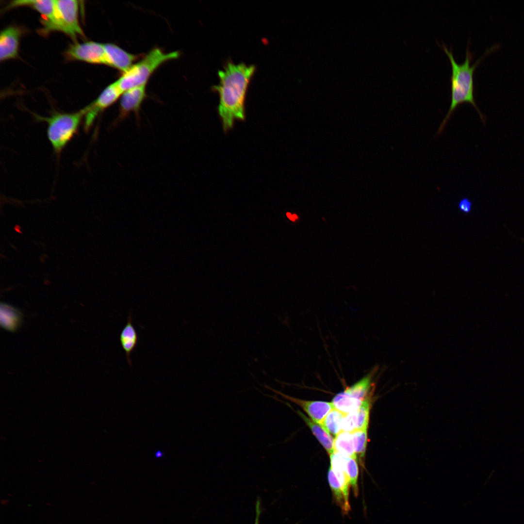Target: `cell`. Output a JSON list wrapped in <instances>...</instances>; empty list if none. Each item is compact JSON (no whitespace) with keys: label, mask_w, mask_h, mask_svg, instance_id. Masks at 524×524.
Instances as JSON below:
<instances>
[{"label":"cell","mask_w":524,"mask_h":524,"mask_svg":"<svg viewBox=\"0 0 524 524\" xmlns=\"http://www.w3.org/2000/svg\"><path fill=\"white\" fill-rule=\"evenodd\" d=\"M345 415L334 408L328 413L320 424L329 433L336 436L341 432V422Z\"/></svg>","instance_id":"44dd1931"},{"label":"cell","mask_w":524,"mask_h":524,"mask_svg":"<svg viewBox=\"0 0 524 524\" xmlns=\"http://www.w3.org/2000/svg\"><path fill=\"white\" fill-rule=\"evenodd\" d=\"M123 93L115 81L107 86L95 100L85 107L86 128L92 124L100 112L113 105Z\"/></svg>","instance_id":"ba28073f"},{"label":"cell","mask_w":524,"mask_h":524,"mask_svg":"<svg viewBox=\"0 0 524 524\" xmlns=\"http://www.w3.org/2000/svg\"><path fill=\"white\" fill-rule=\"evenodd\" d=\"M271 390L298 405L307 413L311 419L319 424L322 422L328 413L334 408L331 402L302 400L291 397L272 389Z\"/></svg>","instance_id":"30bf717a"},{"label":"cell","mask_w":524,"mask_h":524,"mask_svg":"<svg viewBox=\"0 0 524 524\" xmlns=\"http://www.w3.org/2000/svg\"><path fill=\"white\" fill-rule=\"evenodd\" d=\"M286 215L290 220L293 221V217L291 213H286Z\"/></svg>","instance_id":"83f0119b"},{"label":"cell","mask_w":524,"mask_h":524,"mask_svg":"<svg viewBox=\"0 0 524 524\" xmlns=\"http://www.w3.org/2000/svg\"><path fill=\"white\" fill-rule=\"evenodd\" d=\"M262 512L261 507V501L260 498L258 497L255 504V518L254 524H260L261 515Z\"/></svg>","instance_id":"4316f807"},{"label":"cell","mask_w":524,"mask_h":524,"mask_svg":"<svg viewBox=\"0 0 524 524\" xmlns=\"http://www.w3.org/2000/svg\"><path fill=\"white\" fill-rule=\"evenodd\" d=\"M292 217H293V221H295L296 218H297V215L296 214H295L292 215Z\"/></svg>","instance_id":"f1b7e54d"},{"label":"cell","mask_w":524,"mask_h":524,"mask_svg":"<svg viewBox=\"0 0 524 524\" xmlns=\"http://www.w3.org/2000/svg\"><path fill=\"white\" fill-rule=\"evenodd\" d=\"M84 109L74 113H56L49 117H41L48 124L47 135L55 152L62 151L77 132Z\"/></svg>","instance_id":"277c9868"},{"label":"cell","mask_w":524,"mask_h":524,"mask_svg":"<svg viewBox=\"0 0 524 524\" xmlns=\"http://www.w3.org/2000/svg\"><path fill=\"white\" fill-rule=\"evenodd\" d=\"M161 455H162V453L160 452V451H159L156 453V456L157 457H160L161 456Z\"/></svg>","instance_id":"f546056e"},{"label":"cell","mask_w":524,"mask_h":524,"mask_svg":"<svg viewBox=\"0 0 524 524\" xmlns=\"http://www.w3.org/2000/svg\"><path fill=\"white\" fill-rule=\"evenodd\" d=\"M67 54L73 59L108 66L104 44L93 41L77 43L69 47Z\"/></svg>","instance_id":"8992f818"},{"label":"cell","mask_w":524,"mask_h":524,"mask_svg":"<svg viewBox=\"0 0 524 524\" xmlns=\"http://www.w3.org/2000/svg\"><path fill=\"white\" fill-rule=\"evenodd\" d=\"M328 479L334 502L341 508L343 514L345 515L348 514L340 483L330 466L328 473Z\"/></svg>","instance_id":"ffe728a7"},{"label":"cell","mask_w":524,"mask_h":524,"mask_svg":"<svg viewBox=\"0 0 524 524\" xmlns=\"http://www.w3.org/2000/svg\"><path fill=\"white\" fill-rule=\"evenodd\" d=\"M22 313L18 309L8 304L1 302L0 306V325L4 329L15 331L21 325Z\"/></svg>","instance_id":"2e32d148"},{"label":"cell","mask_w":524,"mask_h":524,"mask_svg":"<svg viewBox=\"0 0 524 524\" xmlns=\"http://www.w3.org/2000/svg\"><path fill=\"white\" fill-rule=\"evenodd\" d=\"M356 455L364 457L367 444V429L357 430L352 432Z\"/></svg>","instance_id":"cb8c5ba5"},{"label":"cell","mask_w":524,"mask_h":524,"mask_svg":"<svg viewBox=\"0 0 524 524\" xmlns=\"http://www.w3.org/2000/svg\"><path fill=\"white\" fill-rule=\"evenodd\" d=\"M132 314L129 312L127 321L120 334V342L124 350L128 364L131 366V355L138 342L136 330L132 324Z\"/></svg>","instance_id":"5bb4252c"},{"label":"cell","mask_w":524,"mask_h":524,"mask_svg":"<svg viewBox=\"0 0 524 524\" xmlns=\"http://www.w3.org/2000/svg\"><path fill=\"white\" fill-rule=\"evenodd\" d=\"M500 46L499 44H497L488 49L474 64L471 65L473 54L469 49L468 44L467 46L465 60L460 64L456 61L452 50L449 49L444 44L442 45V48L449 58L451 65V103L446 116L439 127L437 131L438 135L442 132L456 108L464 102L471 103L477 111L482 122L485 124L486 117L479 110L475 99L474 73L482 59L488 54L498 49Z\"/></svg>","instance_id":"7a4b0ae2"},{"label":"cell","mask_w":524,"mask_h":524,"mask_svg":"<svg viewBox=\"0 0 524 524\" xmlns=\"http://www.w3.org/2000/svg\"><path fill=\"white\" fill-rule=\"evenodd\" d=\"M20 6H30L40 13L45 18L43 22L47 31H61L55 0H15L11 2L8 7Z\"/></svg>","instance_id":"52a82bcc"},{"label":"cell","mask_w":524,"mask_h":524,"mask_svg":"<svg viewBox=\"0 0 524 524\" xmlns=\"http://www.w3.org/2000/svg\"><path fill=\"white\" fill-rule=\"evenodd\" d=\"M335 451L344 457L357 458L352 433L341 431L334 439Z\"/></svg>","instance_id":"ac0fdd59"},{"label":"cell","mask_w":524,"mask_h":524,"mask_svg":"<svg viewBox=\"0 0 524 524\" xmlns=\"http://www.w3.org/2000/svg\"><path fill=\"white\" fill-rule=\"evenodd\" d=\"M108 66L123 73L127 71L134 63L138 56L130 53L112 43L104 44Z\"/></svg>","instance_id":"8fae6325"},{"label":"cell","mask_w":524,"mask_h":524,"mask_svg":"<svg viewBox=\"0 0 524 524\" xmlns=\"http://www.w3.org/2000/svg\"><path fill=\"white\" fill-rule=\"evenodd\" d=\"M363 401L356 398L345 390L337 394L331 402L334 408L344 414L357 411Z\"/></svg>","instance_id":"e0dca14e"},{"label":"cell","mask_w":524,"mask_h":524,"mask_svg":"<svg viewBox=\"0 0 524 524\" xmlns=\"http://www.w3.org/2000/svg\"><path fill=\"white\" fill-rule=\"evenodd\" d=\"M19 29L14 26L6 28L0 33V60L1 61L14 58L17 55Z\"/></svg>","instance_id":"7c38bea8"},{"label":"cell","mask_w":524,"mask_h":524,"mask_svg":"<svg viewBox=\"0 0 524 524\" xmlns=\"http://www.w3.org/2000/svg\"><path fill=\"white\" fill-rule=\"evenodd\" d=\"M372 375L370 374L344 390L352 396L363 401L368 396L372 386Z\"/></svg>","instance_id":"d6986e66"},{"label":"cell","mask_w":524,"mask_h":524,"mask_svg":"<svg viewBox=\"0 0 524 524\" xmlns=\"http://www.w3.org/2000/svg\"><path fill=\"white\" fill-rule=\"evenodd\" d=\"M255 70L254 65L229 62L218 71L219 82L214 89L219 95L218 112L225 132L233 128L236 120H245L246 95Z\"/></svg>","instance_id":"6da1fadb"},{"label":"cell","mask_w":524,"mask_h":524,"mask_svg":"<svg viewBox=\"0 0 524 524\" xmlns=\"http://www.w3.org/2000/svg\"><path fill=\"white\" fill-rule=\"evenodd\" d=\"M146 85L131 88L123 93L120 100L118 115L115 124L125 119L131 113L135 114L137 121H139L141 106L147 96Z\"/></svg>","instance_id":"9c48e42d"},{"label":"cell","mask_w":524,"mask_h":524,"mask_svg":"<svg viewBox=\"0 0 524 524\" xmlns=\"http://www.w3.org/2000/svg\"><path fill=\"white\" fill-rule=\"evenodd\" d=\"M347 474L349 477L350 486L352 487L353 494L358 496L359 489L358 478L359 474L358 467L356 462L357 458L352 457H346Z\"/></svg>","instance_id":"7402d4cb"},{"label":"cell","mask_w":524,"mask_h":524,"mask_svg":"<svg viewBox=\"0 0 524 524\" xmlns=\"http://www.w3.org/2000/svg\"><path fill=\"white\" fill-rule=\"evenodd\" d=\"M61 32L75 37L83 35L78 20V2L75 0H55Z\"/></svg>","instance_id":"5b68a950"},{"label":"cell","mask_w":524,"mask_h":524,"mask_svg":"<svg viewBox=\"0 0 524 524\" xmlns=\"http://www.w3.org/2000/svg\"><path fill=\"white\" fill-rule=\"evenodd\" d=\"M330 467L339 481L343 492L346 508L348 513L350 510L349 504V480L347 474L346 459L335 451L330 456Z\"/></svg>","instance_id":"4fadbf2b"},{"label":"cell","mask_w":524,"mask_h":524,"mask_svg":"<svg viewBox=\"0 0 524 524\" xmlns=\"http://www.w3.org/2000/svg\"><path fill=\"white\" fill-rule=\"evenodd\" d=\"M296 412L311 429L313 435L326 449L328 455L330 456L335 451L334 446V439H333L329 433L320 424L309 418L300 410H297Z\"/></svg>","instance_id":"9a60e30c"},{"label":"cell","mask_w":524,"mask_h":524,"mask_svg":"<svg viewBox=\"0 0 524 524\" xmlns=\"http://www.w3.org/2000/svg\"><path fill=\"white\" fill-rule=\"evenodd\" d=\"M179 56L178 51L167 53L159 48H155L123 73L116 82L123 92L146 85L148 79L160 66L168 61L178 58Z\"/></svg>","instance_id":"3957f363"},{"label":"cell","mask_w":524,"mask_h":524,"mask_svg":"<svg viewBox=\"0 0 524 524\" xmlns=\"http://www.w3.org/2000/svg\"><path fill=\"white\" fill-rule=\"evenodd\" d=\"M458 208L463 213H469L472 209V202L468 198H463L458 203Z\"/></svg>","instance_id":"484cf974"},{"label":"cell","mask_w":524,"mask_h":524,"mask_svg":"<svg viewBox=\"0 0 524 524\" xmlns=\"http://www.w3.org/2000/svg\"><path fill=\"white\" fill-rule=\"evenodd\" d=\"M370 398L368 396L362 402L357 410V430L367 429L369 423Z\"/></svg>","instance_id":"603a6c76"},{"label":"cell","mask_w":524,"mask_h":524,"mask_svg":"<svg viewBox=\"0 0 524 524\" xmlns=\"http://www.w3.org/2000/svg\"><path fill=\"white\" fill-rule=\"evenodd\" d=\"M357 410L345 414L343 417L341 424V432L345 431L352 433L357 430Z\"/></svg>","instance_id":"d4e9b609"}]
</instances>
